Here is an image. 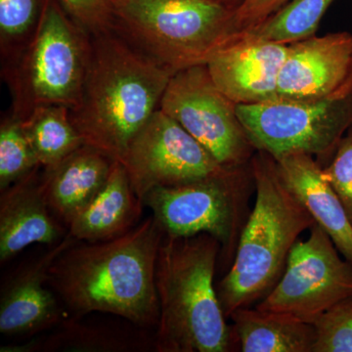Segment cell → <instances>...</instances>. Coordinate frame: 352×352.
<instances>
[{"instance_id":"22","label":"cell","mask_w":352,"mask_h":352,"mask_svg":"<svg viewBox=\"0 0 352 352\" xmlns=\"http://www.w3.org/2000/svg\"><path fill=\"white\" fill-rule=\"evenodd\" d=\"M335 0H289L274 15L245 36L256 41L289 44L314 36Z\"/></svg>"},{"instance_id":"24","label":"cell","mask_w":352,"mask_h":352,"mask_svg":"<svg viewBox=\"0 0 352 352\" xmlns=\"http://www.w3.org/2000/svg\"><path fill=\"white\" fill-rule=\"evenodd\" d=\"M38 166L22 120L7 113L0 124V191Z\"/></svg>"},{"instance_id":"4","label":"cell","mask_w":352,"mask_h":352,"mask_svg":"<svg viewBox=\"0 0 352 352\" xmlns=\"http://www.w3.org/2000/svg\"><path fill=\"white\" fill-rule=\"evenodd\" d=\"M252 166L256 204L241 234L233 263L217 289L226 318L270 293L300 234L315 224L307 208L282 182L270 155L256 151Z\"/></svg>"},{"instance_id":"12","label":"cell","mask_w":352,"mask_h":352,"mask_svg":"<svg viewBox=\"0 0 352 352\" xmlns=\"http://www.w3.org/2000/svg\"><path fill=\"white\" fill-rule=\"evenodd\" d=\"M352 92V34L332 32L288 44L278 99L340 98Z\"/></svg>"},{"instance_id":"2","label":"cell","mask_w":352,"mask_h":352,"mask_svg":"<svg viewBox=\"0 0 352 352\" xmlns=\"http://www.w3.org/2000/svg\"><path fill=\"white\" fill-rule=\"evenodd\" d=\"M173 76L113 30L90 34L82 90L69 109L85 144L120 161L160 108Z\"/></svg>"},{"instance_id":"13","label":"cell","mask_w":352,"mask_h":352,"mask_svg":"<svg viewBox=\"0 0 352 352\" xmlns=\"http://www.w3.org/2000/svg\"><path fill=\"white\" fill-rule=\"evenodd\" d=\"M78 242L67 234L61 242L32 261L21 266L2 285L0 332L6 336L34 335L60 325L64 312L54 292L46 288L53 261Z\"/></svg>"},{"instance_id":"5","label":"cell","mask_w":352,"mask_h":352,"mask_svg":"<svg viewBox=\"0 0 352 352\" xmlns=\"http://www.w3.org/2000/svg\"><path fill=\"white\" fill-rule=\"evenodd\" d=\"M113 31L173 74L207 65L244 36L221 0H107Z\"/></svg>"},{"instance_id":"20","label":"cell","mask_w":352,"mask_h":352,"mask_svg":"<svg viewBox=\"0 0 352 352\" xmlns=\"http://www.w3.org/2000/svg\"><path fill=\"white\" fill-rule=\"evenodd\" d=\"M146 330L90 325L72 317L64 319L52 335L20 346L2 347L1 351H156L155 336L149 337Z\"/></svg>"},{"instance_id":"16","label":"cell","mask_w":352,"mask_h":352,"mask_svg":"<svg viewBox=\"0 0 352 352\" xmlns=\"http://www.w3.org/2000/svg\"><path fill=\"white\" fill-rule=\"evenodd\" d=\"M275 163L285 186L352 263V224L339 196L323 177V166L311 155L300 152L278 157Z\"/></svg>"},{"instance_id":"11","label":"cell","mask_w":352,"mask_h":352,"mask_svg":"<svg viewBox=\"0 0 352 352\" xmlns=\"http://www.w3.org/2000/svg\"><path fill=\"white\" fill-rule=\"evenodd\" d=\"M120 162L141 201L152 189L197 182L226 168L161 109L134 136Z\"/></svg>"},{"instance_id":"8","label":"cell","mask_w":352,"mask_h":352,"mask_svg":"<svg viewBox=\"0 0 352 352\" xmlns=\"http://www.w3.org/2000/svg\"><path fill=\"white\" fill-rule=\"evenodd\" d=\"M237 113L256 151L275 160L305 153L323 166L352 126V92L340 98L237 105Z\"/></svg>"},{"instance_id":"18","label":"cell","mask_w":352,"mask_h":352,"mask_svg":"<svg viewBox=\"0 0 352 352\" xmlns=\"http://www.w3.org/2000/svg\"><path fill=\"white\" fill-rule=\"evenodd\" d=\"M143 207L144 204L132 188L126 168L120 161H115L107 182L67 229L78 242L116 239L135 227Z\"/></svg>"},{"instance_id":"3","label":"cell","mask_w":352,"mask_h":352,"mask_svg":"<svg viewBox=\"0 0 352 352\" xmlns=\"http://www.w3.org/2000/svg\"><path fill=\"white\" fill-rule=\"evenodd\" d=\"M219 241L207 233L187 237L164 234L157 252V352L234 351L232 332L214 285Z\"/></svg>"},{"instance_id":"27","label":"cell","mask_w":352,"mask_h":352,"mask_svg":"<svg viewBox=\"0 0 352 352\" xmlns=\"http://www.w3.org/2000/svg\"><path fill=\"white\" fill-rule=\"evenodd\" d=\"M67 13L90 34L112 31V10L107 0H58Z\"/></svg>"},{"instance_id":"29","label":"cell","mask_w":352,"mask_h":352,"mask_svg":"<svg viewBox=\"0 0 352 352\" xmlns=\"http://www.w3.org/2000/svg\"><path fill=\"white\" fill-rule=\"evenodd\" d=\"M221 1L226 2V3L231 4L235 7H239L244 0H221Z\"/></svg>"},{"instance_id":"25","label":"cell","mask_w":352,"mask_h":352,"mask_svg":"<svg viewBox=\"0 0 352 352\" xmlns=\"http://www.w3.org/2000/svg\"><path fill=\"white\" fill-rule=\"evenodd\" d=\"M312 352H352V296L333 305L312 322Z\"/></svg>"},{"instance_id":"10","label":"cell","mask_w":352,"mask_h":352,"mask_svg":"<svg viewBox=\"0 0 352 352\" xmlns=\"http://www.w3.org/2000/svg\"><path fill=\"white\" fill-rule=\"evenodd\" d=\"M318 224L289 254L281 278L256 308L291 315L308 323L352 296V263L340 258Z\"/></svg>"},{"instance_id":"15","label":"cell","mask_w":352,"mask_h":352,"mask_svg":"<svg viewBox=\"0 0 352 352\" xmlns=\"http://www.w3.org/2000/svg\"><path fill=\"white\" fill-rule=\"evenodd\" d=\"M38 166L1 190L0 261L6 263L32 244L54 245L66 237V228L52 214L41 193Z\"/></svg>"},{"instance_id":"7","label":"cell","mask_w":352,"mask_h":352,"mask_svg":"<svg viewBox=\"0 0 352 352\" xmlns=\"http://www.w3.org/2000/svg\"><path fill=\"white\" fill-rule=\"evenodd\" d=\"M254 189L251 161L197 182L157 187L142 201L144 207L151 208L166 235L187 237L207 233L214 237L221 245L220 265L227 270L251 212L249 201Z\"/></svg>"},{"instance_id":"17","label":"cell","mask_w":352,"mask_h":352,"mask_svg":"<svg viewBox=\"0 0 352 352\" xmlns=\"http://www.w3.org/2000/svg\"><path fill=\"white\" fill-rule=\"evenodd\" d=\"M113 160L82 145L60 163L41 173V193L50 212L68 228L72 220L98 194L110 175Z\"/></svg>"},{"instance_id":"1","label":"cell","mask_w":352,"mask_h":352,"mask_svg":"<svg viewBox=\"0 0 352 352\" xmlns=\"http://www.w3.org/2000/svg\"><path fill=\"white\" fill-rule=\"evenodd\" d=\"M164 232L154 217L105 242L69 245L50 266L47 284L72 317L102 312L136 327L157 328L156 263Z\"/></svg>"},{"instance_id":"26","label":"cell","mask_w":352,"mask_h":352,"mask_svg":"<svg viewBox=\"0 0 352 352\" xmlns=\"http://www.w3.org/2000/svg\"><path fill=\"white\" fill-rule=\"evenodd\" d=\"M322 173L339 196L352 224V126L340 141L332 160L322 168Z\"/></svg>"},{"instance_id":"21","label":"cell","mask_w":352,"mask_h":352,"mask_svg":"<svg viewBox=\"0 0 352 352\" xmlns=\"http://www.w3.org/2000/svg\"><path fill=\"white\" fill-rule=\"evenodd\" d=\"M34 156L41 168H50L85 145L69 118V108L43 106L22 120Z\"/></svg>"},{"instance_id":"28","label":"cell","mask_w":352,"mask_h":352,"mask_svg":"<svg viewBox=\"0 0 352 352\" xmlns=\"http://www.w3.org/2000/svg\"><path fill=\"white\" fill-rule=\"evenodd\" d=\"M289 0H244L236 10V21L243 34L254 31L283 8Z\"/></svg>"},{"instance_id":"23","label":"cell","mask_w":352,"mask_h":352,"mask_svg":"<svg viewBox=\"0 0 352 352\" xmlns=\"http://www.w3.org/2000/svg\"><path fill=\"white\" fill-rule=\"evenodd\" d=\"M47 0H0V62L6 61L31 41Z\"/></svg>"},{"instance_id":"19","label":"cell","mask_w":352,"mask_h":352,"mask_svg":"<svg viewBox=\"0 0 352 352\" xmlns=\"http://www.w3.org/2000/svg\"><path fill=\"white\" fill-rule=\"evenodd\" d=\"M229 318L234 344L243 352H312L314 325L291 315L240 308Z\"/></svg>"},{"instance_id":"6","label":"cell","mask_w":352,"mask_h":352,"mask_svg":"<svg viewBox=\"0 0 352 352\" xmlns=\"http://www.w3.org/2000/svg\"><path fill=\"white\" fill-rule=\"evenodd\" d=\"M90 51V34L58 0H47L31 41L1 63L13 118L24 120L43 106L76 105Z\"/></svg>"},{"instance_id":"9","label":"cell","mask_w":352,"mask_h":352,"mask_svg":"<svg viewBox=\"0 0 352 352\" xmlns=\"http://www.w3.org/2000/svg\"><path fill=\"white\" fill-rule=\"evenodd\" d=\"M159 109L205 146L221 166H242L256 154L238 116L237 104L217 87L207 65L173 74Z\"/></svg>"},{"instance_id":"14","label":"cell","mask_w":352,"mask_h":352,"mask_svg":"<svg viewBox=\"0 0 352 352\" xmlns=\"http://www.w3.org/2000/svg\"><path fill=\"white\" fill-rule=\"evenodd\" d=\"M288 44L245 36L219 51L207 64L212 82L237 105L277 100L278 82Z\"/></svg>"}]
</instances>
